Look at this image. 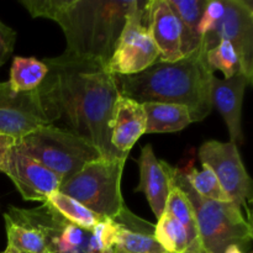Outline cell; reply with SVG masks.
Segmentation results:
<instances>
[{"label": "cell", "instance_id": "7a4b0ae2", "mask_svg": "<svg viewBox=\"0 0 253 253\" xmlns=\"http://www.w3.org/2000/svg\"><path fill=\"white\" fill-rule=\"evenodd\" d=\"M32 17L57 22L66 37L64 53L108 64L132 0H21Z\"/></svg>", "mask_w": 253, "mask_h": 253}, {"label": "cell", "instance_id": "7402d4cb", "mask_svg": "<svg viewBox=\"0 0 253 253\" xmlns=\"http://www.w3.org/2000/svg\"><path fill=\"white\" fill-rule=\"evenodd\" d=\"M46 202L51 207H53L64 219L79 226L81 229L86 230V231H91L93 227L101 219L100 216L94 214L93 211H90L83 204L74 200L73 198L63 194L59 190L49 195Z\"/></svg>", "mask_w": 253, "mask_h": 253}, {"label": "cell", "instance_id": "277c9868", "mask_svg": "<svg viewBox=\"0 0 253 253\" xmlns=\"http://www.w3.org/2000/svg\"><path fill=\"white\" fill-rule=\"evenodd\" d=\"M166 168L172 182L184 192L192 204L205 253H224L231 245L241 250L250 245L253 237L252 224L239 205L202 198L190 187L183 168L172 167L167 162Z\"/></svg>", "mask_w": 253, "mask_h": 253}, {"label": "cell", "instance_id": "2e32d148", "mask_svg": "<svg viewBox=\"0 0 253 253\" xmlns=\"http://www.w3.org/2000/svg\"><path fill=\"white\" fill-rule=\"evenodd\" d=\"M146 115L142 105L126 96L119 95L113 110L110 143L114 150L128 155L138 138L145 135Z\"/></svg>", "mask_w": 253, "mask_h": 253}, {"label": "cell", "instance_id": "e0dca14e", "mask_svg": "<svg viewBox=\"0 0 253 253\" xmlns=\"http://www.w3.org/2000/svg\"><path fill=\"white\" fill-rule=\"evenodd\" d=\"M146 115L145 133L177 132L193 123L185 106L166 103H142Z\"/></svg>", "mask_w": 253, "mask_h": 253}, {"label": "cell", "instance_id": "ac0fdd59", "mask_svg": "<svg viewBox=\"0 0 253 253\" xmlns=\"http://www.w3.org/2000/svg\"><path fill=\"white\" fill-rule=\"evenodd\" d=\"M207 2L208 0H168L170 9L179 21L182 53L184 57L194 52L202 42L198 34V26Z\"/></svg>", "mask_w": 253, "mask_h": 253}, {"label": "cell", "instance_id": "44dd1931", "mask_svg": "<svg viewBox=\"0 0 253 253\" xmlns=\"http://www.w3.org/2000/svg\"><path fill=\"white\" fill-rule=\"evenodd\" d=\"M48 73V68L42 61L34 57L16 56L10 69V86L16 93H26L39 89Z\"/></svg>", "mask_w": 253, "mask_h": 253}, {"label": "cell", "instance_id": "83f0119b", "mask_svg": "<svg viewBox=\"0 0 253 253\" xmlns=\"http://www.w3.org/2000/svg\"><path fill=\"white\" fill-rule=\"evenodd\" d=\"M225 11L224 0H208L203 16L198 26V34L200 39L209 36L216 29Z\"/></svg>", "mask_w": 253, "mask_h": 253}, {"label": "cell", "instance_id": "cb8c5ba5", "mask_svg": "<svg viewBox=\"0 0 253 253\" xmlns=\"http://www.w3.org/2000/svg\"><path fill=\"white\" fill-rule=\"evenodd\" d=\"M114 253H167L153 237V234L141 230H130L121 225L116 242L113 247Z\"/></svg>", "mask_w": 253, "mask_h": 253}, {"label": "cell", "instance_id": "5b68a950", "mask_svg": "<svg viewBox=\"0 0 253 253\" xmlns=\"http://www.w3.org/2000/svg\"><path fill=\"white\" fill-rule=\"evenodd\" d=\"M127 158H98L86 163L59 187V192L100 217L135 221L121 195V177Z\"/></svg>", "mask_w": 253, "mask_h": 253}, {"label": "cell", "instance_id": "3957f363", "mask_svg": "<svg viewBox=\"0 0 253 253\" xmlns=\"http://www.w3.org/2000/svg\"><path fill=\"white\" fill-rule=\"evenodd\" d=\"M207 44L177 62L157 61L132 76H116L119 94L137 103H166L185 106L193 123L208 118L212 110L214 73L207 62Z\"/></svg>", "mask_w": 253, "mask_h": 253}, {"label": "cell", "instance_id": "484cf974", "mask_svg": "<svg viewBox=\"0 0 253 253\" xmlns=\"http://www.w3.org/2000/svg\"><path fill=\"white\" fill-rule=\"evenodd\" d=\"M207 62L209 68L214 71H220L224 74V79L232 78L236 74L241 73V64L236 51L226 40H221L212 48L207 51Z\"/></svg>", "mask_w": 253, "mask_h": 253}, {"label": "cell", "instance_id": "ba28073f", "mask_svg": "<svg viewBox=\"0 0 253 253\" xmlns=\"http://www.w3.org/2000/svg\"><path fill=\"white\" fill-rule=\"evenodd\" d=\"M202 165L214 172L230 202L246 211L247 220L252 224L251 203L253 197L252 179L245 168L239 148L232 142L207 141L199 150Z\"/></svg>", "mask_w": 253, "mask_h": 253}, {"label": "cell", "instance_id": "9a60e30c", "mask_svg": "<svg viewBox=\"0 0 253 253\" xmlns=\"http://www.w3.org/2000/svg\"><path fill=\"white\" fill-rule=\"evenodd\" d=\"M137 163L140 167V182L135 192L146 195L151 210L158 220L165 212L170 190V178L166 169V162L158 161L152 146L147 143L141 148Z\"/></svg>", "mask_w": 253, "mask_h": 253}, {"label": "cell", "instance_id": "8fae6325", "mask_svg": "<svg viewBox=\"0 0 253 253\" xmlns=\"http://www.w3.org/2000/svg\"><path fill=\"white\" fill-rule=\"evenodd\" d=\"M51 125L42 106L37 89L16 93L9 82L0 83V133L15 140L43 126Z\"/></svg>", "mask_w": 253, "mask_h": 253}, {"label": "cell", "instance_id": "d6986e66", "mask_svg": "<svg viewBox=\"0 0 253 253\" xmlns=\"http://www.w3.org/2000/svg\"><path fill=\"white\" fill-rule=\"evenodd\" d=\"M166 211H168L173 217H175L180 222V225L184 227L188 236V244H189L188 253H205L204 249H203L202 240H200L199 230H198L197 220H195L192 204H190L189 199L184 194V192L177 184H174L172 179H170V190L169 195H168L167 205H166Z\"/></svg>", "mask_w": 253, "mask_h": 253}, {"label": "cell", "instance_id": "d6a6232c", "mask_svg": "<svg viewBox=\"0 0 253 253\" xmlns=\"http://www.w3.org/2000/svg\"><path fill=\"white\" fill-rule=\"evenodd\" d=\"M0 253H6V252H5V251H4V252H0Z\"/></svg>", "mask_w": 253, "mask_h": 253}, {"label": "cell", "instance_id": "f546056e", "mask_svg": "<svg viewBox=\"0 0 253 253\" xmlns=\"http://www.w3.org/2000/svg\"><path fill=\"white\" fill-rule=\"evenodd\" d=\"M16 140L9 135H4L0 133V172L2 173V167H4L5 158H6L7 153L11 150L12 146L15 145Z\"/></svg>", "mask_w": 253, "mask_h": 253}, {"label": "cell", "instance_id": "f1b7e54d", "mask_svg": "<svg viewBox=\"0 0 253 253\" xmlns=\"http://www.w3.org/2000/svg\"><path fill=\"white\" fill-rule=\"evenodd\" d=\"M16 32L0 20V68L14 51Z\"/></svg>", "mask_w": 253, "mask_h": 253}, {"label": "cell", "instance_id": "4dcf8cb0", "mask_svg": "<svg viewBox=\"0 0 253 253\" xmlns=\"http://www.w3.org/2000/svg\"><path fill=\"white\" fill-rule=\"evenodd\" d=\"M224 253H244V252H242V250L240 249L239 246H236V245H231V246H229L226 250H225Z\"/></svg>", "mask_w": 253, "mask_h": 253}, {"label": "cell", "instance_id": "6da1fadb", "mask_svg": "<svg viewBox=\"0 0 253 253\" xmlns=\"http://www.w3.org/2000/svg\"><path fill=\"white\" fill-rule=\"evenodd\" d=\"M43 63L48 73L37 93L49 124H62L61 128L90 143L103 158H127L110 143L111 118L120 94L106 64L64 52Z\"/></svg>", "mask_w": 253, "mask_h": 253}, {"label": "cell", "instance_id": "9c48e42d", "mask_svg": "<svg viewBox=\"0 0 253 253\" xmlns=\"http://www.w3.org/2000/svg\"><path fill=\"white\" fill-rule=\"evenodd\" d=\"M9 211L41 232L49 253L98 252L91 231L72 224L47 202L35 209L10 207Z\"/></svg>", "mask_w": 253, "mask_h": 253}, {"label": "cell", "instance_id": "ffe728a7", "mask_svg": "<svg viewBox=\"0 0 253 253\" xmlns=\"http://www.w3.org/2000/svg\"><path fill=\"white\" fill-rule=\"evenodd\" d=\"M7 245L20 253H49L41 232L11 211L4 214Z\"/></svg>", "mask_w": 253, "mask_h": 253}, {"label": "cell", "instance_id": "52a82bcc", "mask_svg": "<svg viewBox=\"0 0 253 253\" xmlns=\"http://www.w3.org/2000/svg\"><path fill=\"white\" fill-rule=\"evenodd\" d=\"M143 6V1L131 2L115 51L106 64L110 73L116 76L141 73L160 58V52L142 20Z\"/></svg>", "mask_w": 253, "mask_h": 253}, {"label": "cell", "instance_id": "8992f818", "mask_svg": "<svg viewBox=\"0 0 253 253\" xmlns=\"http://www.w3.org/2000/svg\"><path fill=\"white\" fill-rule=\"evenodd\" d=\"M15 147L56 173L62 183L79 172L86 163L103 158L90 143L53 125L27 133L16 140Z\"/></svg>", "mask_w": 253, "mask_h": 253}, {"label": "cell", "instance_id": "603a6c76", "mask_svg": "<svg viewBox=\"0 0 253 253\" xmlns=\"http://www.w3.org/2000/svg\"><path fill=\"white\" fill-rule=\"evenodd\" d=\"M153 237L167 253H188L189 251L184 227L166 210L153 229Z\"/></svg>", "mask_w": 253, "mask_h": 253}, {"label": "cell", "instance_id": "30bf717a", "mask_svg": "<svg viewBox=\"0 0 253 253\" xmlns=\"http://www.w3.org/2000/svg\"><path fill=\"white\" fill-rule=\"evenodd\" d=\"M225 11L216 29L202 39L210 49L226 40L236 51L241 74L253 81V4L250 0H224Z\"/></svg>", "mask_w": 253, "mask_h": 253}, {"label": "cell", "instance_id": "1f68e13d", "mask_svg": "<svg viewBox=\"0 0 253 253\" xmlns=\"http://www.w3.org/2000/svg\"><path fill=\"white\" fill-rule=\"evenodd\" d=\"M5 252H6V253H20L19 251H16V250H15L14 247L9 246V245H7V247H6V250H5Z\"/></svg>", "mask_w": 253, "mask_h": 253}, {"label": "cell", "instance_id": "4316f807", "mask_svg": "<svg viewBox=\"0 0 253 253\" xmlns=\"http://www.w3.org/2000/svg\"><path fill=\"white\" fill-rule=\"evenodd\" d=\"M120 226L121 224H119L118 221L113 219L101 217L99 220L98 224L91 230V235H93L98 252L113 251Z\"/></svg>", "mask_w": 253, "mask_h": 253}, {"label": "cell", "instance_id": "d4e9b609", "mask_svg": "<svg viewBox=\"0 0 253 253\" xmlns=\"http://www.w3.org/2000/svg\"><path fill=\"white\" fill-rule=\"evenodd\" d=\"M189 182L190 187L194 192L202 198L210 200H217V202H230L225 192L222 190L216 175L208 166L203 165V170H198L193 167L190 163L187 168H183Z\"/></svg>", "mask_w": 253, "mask_h": 253}, {"label": "cell", "instance_id": "5bb4252c", "mask_svg": "<svg viewBox=\"0 0 253 253\" xmlns=\"http://www.w3.org/2000/svg\"><path fill=\"white\" fill-rule=\"evenodd\" d=\"M251 82L239 73L229 79H220L214 74L211 82V104L221 114L226 123L230 133V142H244L242 132V103H244L245 91Z\"/></svg>", "mask_w": 253, "mask_h": 253}, {"label": "cell", "instance_id": "7c38bea8", "mask_svg": "<svg viewBox=\"0 0 253 253\" xmlns=\"http://www.w3.org/2000/svg\"><path fill=\"white\" fill-rule=\"evenodd\" d=\"M2 173L7 175L26 202L44 203L51 194L58 192L62 179L29 156L17 150L15 145L5 158Z\"/></svg>", "mask_w": 253, "mask_h": 253}, {"label": "cell", "instance_id": "4fadbf2b", "mask_svg": "<svg viewBox=\"0 0 253 253\" xmlns=\"http://www.w3.org/2000/svg\"><path fill=\"white\" fill-rule=\"evenodd\" d=\"M142 20L160 52L158 61L177 62L182 59V31L177 16L168 0H150L143 6Z\"/></svg>", "mask_w": 253, "mask_h": 253}]
</instances>
